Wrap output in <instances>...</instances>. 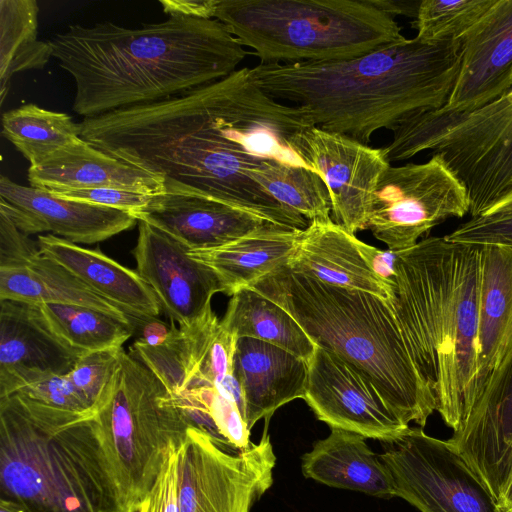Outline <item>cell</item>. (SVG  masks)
<instances>
[{
	"label": "cell",
	"mask_w": 512,
	"mask_h": 512,
	"mask_svg": "<svg viewBox=\"0 0 512 512\" xmlns=\"http://www.w3.org/2000/svg\"><path fill=\"white\" fill-rule=\"evenodd\" d=\"M80 137L156 176L164 192L200 196L304 230L309 221L272 198L249 172L265 162L316 172L299 154L315 127L307 109L265 92L251 68L160 101L84 117Z\"/></svg>",
	"instance_id": "cell-1"
},
{
	"label": "cell",
	"mask_w": 512,
	"mask_h": 512,
	"mask_svg": "<svg viewBox=\"0 0 512 512\" xmlns=\"http://www.w3.org/2000/svg\"><path fill=\"white\" fill-rule=\"evenodd\" d=\"M48 42L74 79L72 109L83 118L217 81L248 54L219 20L182 15L136 29L112 22L70 25Z\"/></svg>",
	"instance_id": "cell-2"
},
{
	"label": "cell",
	"mask_w": 512,
	"mask_h": 512,
	"mask_svg": "<svg viewBox=\"0 0 512 512\" xmlns=\"http://www.w3.org/2000/svg\"><path fill=\"white\" fill-rule=\"evenodd\" d=\"M460 62L459 40L404 37L347 60L259 63L251 70L272 97L307 109L316 127L368 145L376 131L443 107Z\"/></svg>",
	"instance_id": "cell-3"
},
{
	"label": "cell",
	"mask_w": 512,
	"mask_h": 512,
	"mask_svg": "<svg viewBox=\"0 0 512 512\" xmlns=\"http://www.w3.org/2000/svg\"><path fill=\"white\" fill-rule=\"evenodd\" d=\"M481 245L427 237L396 251L387 302L410 356L453 433L479 397Z\"/></svg>",
	"instance_id": "cell-4"
},
{
	"label": "cell",
	"mask_w": 512,
	"mask_h": 512,
	"mask_svg": "<svg viewBox=\"0 0 512 512\" xmlns=\"http://www.w3.org/2000/svg\"><path fill=\"white\" fill-rule=\"evenodd\" d=\"M249 288L282 307L316 346L367 379L403 424L424 427L436 411L386 299L323 283L288 264Z\"/></svg>",
	"instance_id": "cell-5"
},
{
	"label": "cell",
	"mask_w": 512,
	"mask_h": 512,
	"mask_svg": "<svg viewBox=\"0 0 512 512\" xmlns=\"http://www.w3.org/2000/svg\"><path fill=\"white\" fill-rule=\"evenodd\" d=\"M0 499L25 512H125L94 417L0 398Z\"/></svg>",
	"instance_id": "cell-6"
},
{
	"label": "cell",
	"mask_w": 512,
	"mask_h": 512,
	"mask_svg": "<svg viewBox=\"0 0 512 512\" xmlns=\"http://www.w3.org/2000/svg\"><path fill=\"white\" fill-rule=\"evenodd\" d=\"M214 18L261 64L347 60L404 38L368 0H219Z\"/></svg>",
	"instance_id": "cell-7"
},
{
	"label": "cell",
	"mask_w": 512,
	"mask_h": 512,
	"mask_svg": "<svg viewBox=\"0 0 512 512\" xmlns=\"http://www.w3.org/2000/svg\"><path fill=\"white\" fill-rule=\"evenodd\" d=\"M383 147L392 163L432 150L467 191L472 217L486 214L512 191V86L470 112H419L396 126Z\"/></svg>",
	"instance_id": "cell-8"
},
{
	"label": "cell",
	"mask_w": 512,
	"mask_h": 512,
	"mask_svg": "<svg viewBox=\"0 0 512 512\" xmlns=\"http://www.w3.org/2000/svg\"><path fill=\"white\" fill-rule=\"evenodd\" d=\"M94 419L127 512L149 492L189 427L162 382L125 350Z\"/></svg>",
	"instance_id": "cell-9"
},
{
	"label": "cell",
	"mask_w": 512,
	"mask_h": 512,
	"mask_svg": "<svg viewBox=\"0 0 512 512\" xmlns=\"http://www.w3.org/2000/svg\"><path fill=\"white\" fill-rule=\"evenodd\" d=\"M245 450L189 427L177 449L180 512H249L272 485L276 457L267 432Z\"/></svg>",
	"instance_id": "cell-10"
},
{
	"label": "cell",
	"mask_w": 512,
	"mask_h": 512,
	"mask_svg": "<svg viewBox=\"0 0 512 512\" xmlns=\"http://www.w3.org/2000/svg\"><path fill=\"white\" fill-rule=\"evenodd\" d=\"M469 213L467 191L437 155L424 163L389 166L374 192L368 228L390 250L414 246L450 218Z\"/></svg>",
	"instance_id": "cell-11"
},
{
	"label": "cell",
	"mask_w": 512,
	"mask_h": 512,
	"mask_svg": "<svg viewBox=\"0 0 512 512\" xmlns=\"http://www.w3.org/2000/svg\"><path fill=\"white\" fill-rule=\"evenodd\" d=\"M380 455L395 496L421 512H501L489 488L449 440L409 427Z\"/></svg>",
	"instance_id": "cell-12"
},
{
	"label": "cell",
	"mask_w": 512,
	"mask_h": 512,
	"mask_svg": "<svg viewBox=\"0 0 512 512\" xmlns=\"http://www.w3.org/2000/svg\"><path fill=\"white\" fill-rule=\"evenodd\" d=\"M297 150L328 188L332 221L354 235L367 229L374 192L391 165L383 148L315 126L299 134Z\"/></svg>",
	"instance_id": "cell-13"
},
{
	"label": "cell",
	"mask_w": 512,
	"mask_h": 512,
	"mask_svg": "<svg viewBox=\"0 0 512 512\" xmlns=\"http://www.w3.org/2000/svg\"><path fill=\"white\" fill-rule=\"evenodd\" d=\"M307 364L303 399L331 428L384 443L394 442L408 430L376 388L336 354L316 346Z\"/></svg>",
	"instance_id": "cell-14"
},
{
	"label": "cell",
	"mask_w": 512,
	"mask_h": 512,
	"mask_svg": "<svg viewBox=\"0 0 512 512\" xmlns=\"http://www.w3.org/2000/svg\"><path fill=\"white\" fill-rule=\"evenodd\" d=\"M133 255L137 273L150 286L171 321L187 327L205 317L214 294L227 287L210 266L162 230L138 220Z\"/></svg>",
	"instance_id": "cell-15"
},
{
	"label": "cell",
	"mask_w": 512,
	"mask_h": 512,
	"mask_svg": "<svg viewBox=\"0 0 512 512\" xmlns=\"http://www.w3.org/2000/svg\"><path fill=\"white\" fill-rule=\"evenodd\" d=\"M449 441L499 502L512 473V347Z\"/></svg>",
	"instance_id": "cell-16"
},
{
	"label": "cell",
	"mask_w": 512,
	"mask_h": 512,
	"mask_svg": "<svg viewBox=\"0 0 512 512\" xmlns=\"http://www.w3.org/2000/svg\"><path fill=\"white\" fill-rule=\"evenodd\" d=\"M459 41V71L440 109L466 113L492 102L512 86V0H496Z\"/></svg>",
	"instance_id": "cell-17"
},
{
	"label": "cell",
	"mask_w": 512,
	"mask_h": 512,
	"mask_svg": "<svg viewBox=\"0 0 512 512\" xmlns=\"http://www.w3.org/2000/svg\"><path fill=\"white\" fill-rule=\"evenodd\" d=\"M81 355L47 326L37 307L0 300V398L47 374H68Z\"/></svg>",
	"instance_id": "cell-18"
},
{
	"label": "cell",
	"mask_w": 512,
	"mask_h": 512,
	"mask_svg": "<svg viewBox=\"0 0 512 512\" xmlns=\"http://www.w3.org/2000/svg\"><path fill=\"white\" fill-rule=\"evenodd\" d=\"M133 215L190 251L218 248L274 224L219 201L168 192L151 195Z\"/></svg>",
	"instance_id": "cell-19"
},
{
	"label": "cell",
	"mask_w": 512,
	"mask_h": 512,
	"mask_svg": "<svg viewBox=\"0 0 512 512\" xmlns=\"http://www.w3.org/2000/svg\"><path fill=\"white\" fill-rule=\"evenodd\" d=\"M245 402L249 430L261 418L269 419L284 404L304 398L308 364L274 344L250 338L237 340L233 363Z\"/></svg>",
	"instance_id": "cell-20"
},
{
	"label": "cell",
	"mask_w": 512,
	"mask_h": 512,
	"mask_svg": "<svg viewBox=\"0 0 512 512\" xmlns=\"http://www.w3.org/2000/svg\"><path fill=\"white\" fill-rule=\"evenodd\" d=\"M31 187L49 192L114 188L155 195L164 192L156 176L95 148L81 137L29 166Z\"/></svg>",
	"instance_id": "cell-21"
},
{
	"label": "cell",
	"mask_w": 512,
	"mask_h": 512,
	"mask_svg": "<svg viewBox=\"0 0 512 512\" xmlns=\"http://www.w3.org/2000/svg\"><path fill=\"white\" fill-rule=\"evenodd\" d=\"M0 198L33 218L37 233L52 232L73 243L93 244L132 228L130 212L57 197L51 192L22 186L2 175Z\"/></svg>",
	"instance_id": "cell-22"
},
{
	"label": "cell",
	"mask_w": 512,
	"mask_h": 512,
	"mask_svg": "<svg viewBox=\"0 0 512 512\" xmlns=\"http://www.w3.org/2000/svg\"><path fill=\"white\" fill-rule=\"evenodd\" d=\"M359 239L330 220H315L303 230L288 265L295 271L336 287L372 293L389 299V285L367 265Z\"/></svg>",
	"instance_id": "cell-23"
},
{
	"label": "cell",
	"mask_w": 512,
	"mask_h": 512,
	"mask_svg": "<svg viewBox=\"0 0 512 512\" xmlns=\"http://www.w3.org/2000/svg\"><path fill=\"white\" fill-rule=\"evenodd\" d=\"M39 251L58 262L101 296L133 318L158 317L162 306L137 271L99 250L87 249L53 234L37 238Z\"/></svg>",
	"instance_id": "cell-24"
},
{
	"label": "cell",
	"mask_w": 512,
	"mask_h": 512,
	"mask_svg": "<svg viewBox=\"0 0 512 512\" xmlns=\"http://www.w3.org/2000/svg\"><path fill=\"white\" fill-rule=\"evenodd\" d=\"M306 478L335 488L390 498L395 487L389 469L365 442V437L331 428L325 439L317 441L302 457Z\"/></svg>",
	"instance_id": "cell-25"
},
{
	"label": "cell",
	"mask_w": 512,
	"mask_h": 512,
	"mask_svg": "<svg viewBox=\"0 0 512 512\" xmlns=\"http://www.w3.org/2000/svg\"><path fill=\"white\" fill-rule=\"evenodd\" d=\"M477 341L480 396L512 347V246L481 245Z\"/></svg>",
	"instance_id": "cell-26"
},
{
	"label": "cell",
	"mask_w": 512,
	"mask_h": 512,
	"mask_svg": "<svg viewBox=\"0 0 512 512\" xmlns=\"http://www.w3.org/2000/svg\"><path fill=\"white\" fill-rule=\"evenodd\" d=\"M303 230L271 224L224 246L190 254L213 268L224 281L227 295L251 287L289 263Z\"/></svg>",
	"instance_id": "cell-27"
},
{
	"label": "cell",
	"mask_w": 512,
	"mask_h": 512,
	"mask_svg": "<svg viewBox=\"0 0 512 512\" xmlns=\"http://www.w3.org/2000/svg\"><path fill=\"white\" fill-rule=\"evenodd\" d=\"M0 300L33 305H78L101 310L126 321L135 319L40 252L23 266L0 268Z\"/></svg>",
	"instance_id": "cell-28"
},
{
	"label": "cell",
	"mask_w": 512,
	"mask_h": 512,
	"mask_svg": "<svg viewBox=\"0 0 512 512\" xmlns=\"http://www.w3.org/2000/svg\"><path fill=\"white\" fill-rule=\"evenodd\" d=\"M220 323L238 338L250 337L274 344L307 363L316 349L313 341L287 311L249 287L232 295Z\"/></svg>",
	"instance_id": "cell-29"
},
{
	"label": "cell",
	"mask_w": 512,
	"mask_h": 512,
	"mask_svg": "<svg viewBox=\"0 0 512 512\" xmlns=\"http://www.w3.org/2000/svg\"><path fill=\"white\" fill-rule=\"evenodd\" d=\"M35 0H0V98L3 103L15 73L42 69L53 57L49 42L38 35Z\"/></svg>",
	"instance_id": "cell-30"
},
{
	"label": "cell",
	"mask_w": 512,
	"mask_h": 512,
	"mask_svg": "<svg viewBox=\"0 0 512 512\" xmlns=\"http://www.w3.org/2000/svg\"><path fill=\"white\" fill-rule=\"evenodd\" d=\"M34 305L49 329L80 355L120 348L135 332L132 321L94 308L54 303Z\"/></svg>",
	"instance_id": "cell-31"
},
{
	"label": "cell",
	"mask_w": 512,
	"mask_h": 512,
	"mask_svg": "<svg viewBox=\"0 0 512 512\" xmlns=\"http://www.w3.org/2000/svg\"><path fill=\"white\" fill-rule=\"evenodd\" d=\"M164 343L149 346L135 341L130 349L171 393L185 390L195 377L209 338V329L200 319L187 327H176Z\"/></svg>",
	"instance_id": "cell-32"
},
{
	"label": "cell",
	"mask_w": 512,
	"mask_h": 512,
	"mask_svg": "<svg viewBox=\"0 0 512 512\" xmlns=\"http://www.w3.org/2000/svg\"><path fill=\"white\" fill-rule=\"evenodd\" d=\"M2 135L33 166L80 138V125L66 113L29 103L2 114Z\"/></svg>",
	"instance_id": "cell-33"
},
{
	"label": "cell",
	"mask_w": 512,
	"mask_h": 512,
	"mask_svg": "<svg viewBox=\"0 0 512 512\" xmlns=\"http://www.w3.org/2000/svg\"><path fill=\"white\" fill-rule=\"evenodd\" d=\"M249 175L272 198L303 216L309 223L331 219L330 194L317 172L270 161L250 171Z\"/></svg>",
	"instance_id": "cell-34"
},
{
	"label": "cell",
	"mask_w": 512,
	"mask_h": 512,
	"mask_svg": "<svg viewBox=\"0 0 512 512\" xmlns=\"http://www.w3.org/2000/svg\"><path fill=\"white\" fill-rule=\"evenodd\" d=\"M496 0H421L414 28L416 37L434 43L459 40Z\"/></svg>",
	"instance_id": "cell-35"
},
{
	"label": "cell",
	"mask_w": 512,
	"mask_h": 512,
	"mask_svg": "<svg viewBox=\"0 0 512 512\" xmlns=\"http://www.w3.org/2000/svg\"><path fill=\"white\" fill-rule=\"evenodd\" d=\"M124 349L83 353L67 374L75 391L94 415L118 369Z\"/></svg>",
	"instance_id": "cell-36"
},
{
	"label": "cell",
	"mask_w": 512,
	"mask_h": 512,
	"mask_svg": "<svg viewBox=\"0 0 512 512\" xmlns=\"http://www.w3.org/2000/svg\"><path fill=\"white\" fill-rule=\"evenodd\" d=\"M14 394L54 409L94 417L78 396L67 374L44 375Z\"/></svg>",
	"instance_id": "cell-37"
},
{
	"label": "cell",
	"mask_w": 512,
	"mask_h": 512,
	"mask_svg": "<svg viewBox=\"0 0 512 512\" xmlns=\"http://www.w3.org/2000/svg\"><path fill=\"white\" fill-rule=\"evenodd\" d=\"M238 337L221 323L210 342L198 372L190 385L194 388L205 385L215 386L233 374V363Z\"/></svg>",
	"instance_id": "cell-38"
},
{
	"label": "cell",
	"mask_w": 512,
	"mask_h": 512,
	"mask_svg": "<svg viewBox=\"0 0 512 512\" xmlns=\"http://www.w3.org/2000/svg\"><path fill=\"white\" fill-rule=\"evenodd\" d=\"M177 444H172L149 492L127 512H180L178 504Z\"/></svg>",
	"instance_id": "cell-39"
},
{
	"label": "cell",
	"mask_w": 512,
	"mask_h": 512,
	"mask_svg": "<svg viewBox=\"0 0 512 512\" xmlns=\"http://www.w3.org/2000/svg\"><path fill=\"white\" fill-rule=\"evenodd\" d=\"M445 237L468 244L512 246V212L472 217Z\"/></svg>",
	"instance_id": "cell-40"
},
{
	"label": "cell",
	"mask_w": 512,
	"mask_h": 512,
	"mask_svg": "<svg viewBox=\"0 0 512 512\" xmlns=\"http://www.w3.org/2000/svg\"><path fill=\"white\" fill-rule=\"evenodd\" d=\"M57 197L124 210L131 214L143 208L151 195L114 188L51 192Z\"/></svg>",
	"instance_id": "cell-41"
},
{
	"label": "cell",
	"mask_w": 512,
	"mask_h": 512,
	"mask_svg": "<svg viewBox=\"0 0 512 512\" xmlns=\"http://www.w3.org/2000/svg\"><path fill=\"white\" fill-rule=\"evenodd\" d=\"M39 252L38 243L0 212V268L23 266Z\"/></svg>",
	"instance_id": "cell-42"
},
{
	"label": "cell",
	"mask_w": 512,
	"mask_h": 512,
	"mask_svg": "<svg viewBox=\"0 0 512 512\" xmlns=\"http://www.w3.org/2000/svg\"><path fill=\"white\" fill-rule=\"evenodd\" d=\"M219 0H160L163 11L170 15L213 19Z\"/></svg>",
	"instance_id": "cell-43"
},
{
	"label": "cell",
	"mask_w": 512,
	"mask_h": 512,
	"mask_svg": "<svg viewBox=\"0 0 512 512\" xmlns=\"http://www.w3.org/2000/svg\"><path fill=\"white\" fill-rule=\"evenodd\" d=\"M133 324L135 332L138 334L136 340L149 346H157L164 343L171 331V327L158 319V317L135 318Z\"/></svg>",
	"instance_id": "cell-44"
},
{
	"label": "cell",
	"mask_w": 512,
	"mask_h": 512,
	"mask_svg": "<svg viewBox=\"0 0 512 512\" xmlns=\"http://www.w3.org/2000/svg\"><path fill=\"white\" fill-rule=\"evenodd\" d=\"M371 5L392 16L417 17L421 1L412 0H368Z\"/></svg>",
	"instance_id": "cell-45"
},
{
	"label": "cell",
	"mask_w": 512,
	"mask_h": 512,
	"mask_svg": "<svg viewBox=\"0 0 512 512\" xmlns=\"http://www.w3.org/2000/svg\"><path fill=\"white\" fill-rule=\"evenodd\" d=\"M498 504L501 512H512V473Z\"/></svg>",
	"instance_id": "cell-46"
},
{
	"label": "cell",
	"mask_w": 512,
	"mask_h": 512,
	"mask_svg": "<svg viewBox=\"0 0 512 512\" xmlns=\"http://www.w3.org/2000/svg\"><path fill=\"white\" fill-rule=\"evenodd\" d=\"M512 212V191L497 202L486 214L510 213Z\"/></svg>",
	"instance_id": "cell-47"
},
{
	"label": "cell",
	"mask_w": 512,
	"mask_h": 512,
	"mask_svg": "<svg viewBox=\"0 0 512 512\" xmlns=\"http://www.w3.org/2000/svg\"><path fill=\"white\" fill-rule=\"evenodd\" d=\"M0 512H25L20 506L0 499Z\"/></svg>",
	"instance_id": "cell-48"
}]
</instances>
